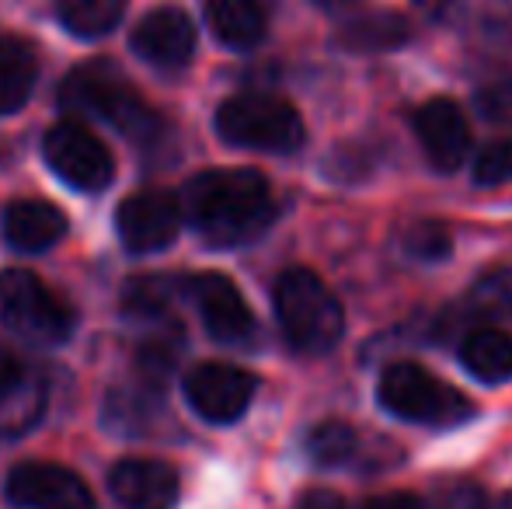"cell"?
<instances>
[{
  "instance_id": "obj_1",
  "label": "cell",
  "mask_w": 512,
  "mask_h": 509,
  "mask_svg": "<svg viewBox=\"0 0 512 509\" xmlns=\"http://www.w3.org/2000/svg\"><path fill=\"white\" fill-rule=\"evenodd\" d=\"M185 213L209 245L237 248L272 224L276 203L258 171H203L185 189Z\"/></svg>"
},
{
  "instance_id": "obj_2",
  "label": "cell",
  "mask_w": 512,
  "mask_h": 509,
  "mask_svg": "<svg viewBox=\"0 0 512 509\" xmlns=\"http://www.w3.org/2000/svg\"><path fill=\"white\" fill-rule=\"evenodd\" d=\"M60 105L77 116H91L112 123L133 140H157L161 133V116L129 88L126 77L112 67V63H88L77 67L74 74L63 81Z\"/></svg>"
},
{
  "instance_id": "obj_3",
  "label": "cell",
  "mask_w": 512,
  "mask_h": 509,
  "mask_svg": "<svg viewBox=\"0 0 512 509\" xmlns=\"http://www.w3.org/2000/svg\"><path fill=\"white\" fill-rule=\"evenodd\" d=\"M276 314L283 335L297 353L317 356L338 346L345 311L324 279L310 269H286L276 283Z\"/></svg>"
},
{
  "instance_id": "obj_4",
  "label": "cell",
  "mask_w": 512,
  "mask_h": 509,
  "mask_svg": "<svg viewBox=\"0 0 512 509\" xmlns=\"http://www.w3.org/2000/svg\"><path fill=\"white\" fill-rule=\"evenodd\" d=\"M216 129L227 143L265 154H290L304 143V119L290 102L272 95L227 98L216 112Z\"/></svg>"
},
{
  "instance_id": "obj_5",
  "label": "cell",
  "mask_w": 512,
  "mask_h": 509,
  "mask_svg": "<svg viewBox=\"0 0 512 509\" xmlns=\"http://www.w3.org/2000/svg\"><path fill=\"white\" fill-rule=\"evenodd\" d=\"M380 401L398 419L425 422V426H457V422L471 419L474 412V405L457 387L443 384L418 363L387 367L384 377H380Z\"/></svg>"
},
{
  "instance_id": "obj_6",
  "label": "cell",
  "mask_w": 512,
  "mask_h": 509,
  "mask_svg": "<svg viewBox=\"0 0 512 509\" xmlns=\"http://www.w3.org/2000/svg\"><path fill=\"white\" fill-rule=\"evenodd\" d=\"M0 325L32 342H63L74 328V311L60 293L25 269L0 272Z\"/></svg>"
},
{
  "instance_id": "obj_7",
  "label": "cell",
  "mask_w": 512,
  "mask_h": 509,
  "mask_svg": "<svg viewBox=\"0 0 512 509\" xmlns=\"http://www.w3.org/2000/svg\"><path fill=\"white\" fill-rule=\"evenodd\" d=\"M42 150H46L49 168L81 192H102L115 175L105 143L77 123H60L49 129Z\"/></svg>"
},
{
  "instance_id": "obj_8",
  "label": "cell",
  "mask_w": 512,
  "mask_h": 509,
  "mask_svg": "<svg viewBox=\"0 0 512 509\" xmlns=\"http://www.w3.org/2000/svg\"><path fill=\"white\" fill-rule=\"evenodd\" d=\"M7 499L21 509H91L88 485L60 464L28 461L7 475Z\"/></svg>"
},
{
  "instance_id": "obj_9",
  "label": "cell",
  "mask_w": 512,
  "mask_h": 509,
  "mask_svg": "<svg viewBox=\"0 0 512 509\" xmlns=\"http://www.w3.org/2000/svg\"><path fill=\"white\" fill-rule=\"evenodd\" d=\"M185 398L206 422H234L255 398V377L230 363H203L185 381Z\"/></svg>"
},
{
  "instance_id": "obj_10",
  "label": "cell",
  "mask_w": 512,
  "mask_h": 509,
  "mask_svg": "<svg viewBox=\"0 0 512 509\" xmlns=\"http://www.w3.org/2000/svg\"><path fill=\"white\" fill-rule=\"evenodd\" d=\"M115 227H119V238L126 241L129 252H161L164 245L175 241L178 227H182V210H178L171 192L147 189L119 206Z\"/></svg>"
},
{
  "instance_id": "obj_11",
  "label": "cell",
  "mask_w": 512,
  "mask_h": 509,
  "mask_svg": "<svg viewBox=\"0 0 512 509\" xmlns=\"http://www.w3.org/2000/svg\"><path fill=\"white\" fill-rule=\"evenodd\" d=\"M415 136L429 164L439 171H457L467 157V147H471L467 116L450 98H432L415 112Z\"/></svg>"
},
{
  "instance_id": "obj_12",
  "label": "cell",
  "mask_w": 512,
  "mask_h": 509,
  "mask_svg": "<svg viewBox=\"0 0 512 509\" xmlns=\"http://www.w3.org/2000/svg\"><path fill=\"white\" fill-rule=\"evenodd\" d=\"M189 293L196 300L199 314L206 321V332L220 342H244L255 332V318H251L248 304H244L241 290L230 283L223 272H199L189 279Z\"/></svg>"
},
{
  "instance_id": "obj_13",
  "label": "cell",
  "mask_w": 512,
  "mask_h": 509,
  "mask_svg": "<svg viewBox=\"0 0 512 509\" xmlns=\"http://www.w3.org/2000/svg\"><path fill=\"white\" fill-rule=\"evenodd\" d=\"M115 503L122 509H175L178 503V475L171 464L147 461V457H129L119 461L108 475Z\"/></svg>"
},
{
  "instance_id": "obj_14",
  "label": "cell",
  "mask_w": 512,
  "mask_h": 509,
  "mask_svg": "<svg viewBox=\"0 0 512 509\" xmlns=\"http://www.w3.org/2000/svg\"><path fill=\"white\" fill-rule=\"evenodd\" d=\"M133 49L150 67L182 70L185 63L192 60V49H196V25H192L189 14H182L178 7L150 11L147 18L136 25Z\"/></svg>"
},
{
  "instance_id": "obj_15",
  "label": "cell",
  "mask_w": 512,
  "mask_h": 509,
  "mask_svg": "<svg viewBox=\"0 0 512 509\" xmlns=\"http://www.w3.org/2000/svg\"><path fill=\"white\" fill-rule=\"evenodd\" d=\"M46 408V384L28 363L0 349V440L28 433Z\"/></svg>"
},
{
  "instance_id": "obj_16",
  "label": "cell",
  "mask_w": 512,
  "mask_h": 509,
  "mask_svg": "<svg viewBox=\"0 0 512 509\" xmlns=\"http://www.w3.org/2000/svg\"><path fill=\"white\" fill-rule=\"evenodd\" d=\"M63 234H67V217H63L53 203L21 199V203L7 206L4 238L11 241L18 252H42V248H53Z\"/></svg>"
},
{
  "instance_id": "obj_17",
  "label": "cell",
  "mask_w": 512,
  "mask_h": 509,
  "mask_svg": "<svg viewBox=\"0 0 512 509\" xmlns=\"http://www.w3.org/2000/svg\"><path fill=\"white\" fill-rule=\"evenodd\" d=\"M206 18L223 46L251 49L265 39L262 0H206Z\"/></svg>"
},
{
  "instance_id": "obj_18",
  "label": "cell",
  "mask_w": 512,
  "mask_h": 509,
  "mask_svg": "<svg viewBox=\"0 0 512 509\" xmlns=\"http://www.w3.org/2000/svg\"><path fill=\"white\" fill-rule=\"evenodd\" d=\"M460 360L478 381L502 384L512 377V335L502 328H474L460 342Z\"/></svg>"
},
{
  "instance_id": "obj_19",
  "label": "cell",
  "mask_w": 512,
  "mask_h": 509,
  "mask_svg": "<svg viewBox=\"0 0 512 509\" xmlns=\"http://www.w3.org/2000/svg\"><path fill=\"white\" fill-rule=\"evenodd\" d=\"M35 53L28 42L0 35V116H11L35 88Z\"/></svg>"
},
{
  "instance_id": "obj_20",
  "label": "cell",
  "mask_w": 512,
  "mask_h": 509,
  "mask_svg": "<svg viewBox=\"0 0 512 509\" xmlns=\"http://www.w3.org/2000/svg\"><path fill=\"white\" fill-rule=\"evenodd\" d=\"M411 39V25L394 11H373L359 14L342 28L338 42L352 53H384V49H398Z\"/></svg>"
},
{
  "instance_id": "obj_21",
  "label": "cell",
  "mask_w": 512,
  "mask_h": 509,
  "mask_svg": "<svg viewBox=\"0 0 512 509\" xmlns=\"http://www.w3.org/2000/svg\"><path fill=\"white\" fill-rule=\"evenodd\" d=\"M126 0H56L60 21L81 39H98L108 35L122 18Z\"/></svg>"
},
{
  "instance_id": "obj_22",
  "label": "cell",
  "mask_w": 512,
  "mask_h": 509,
  "mask_svg": "<svg viewBox=\"0 0 512 509\" xmlns=\"http://www.w3.org/2000/svg\"><path fill=\"white\" fill-rule=\"evenodd\" d=\"M471 311L481 318H512V265H499L478 276L467 297Z\"/></svg>"
},
{
  "instance_id": "obj_23",
  "label": "cell",
  "mask_w": 512,
  "mask_h": 509,
  "mask_svg": "<svg viewBox=\"0 0 512 509\" xmlns=\"http://www.w3.org/2000/svg\"><path fill=\"white\" fill-rule=\"evenodd\" d=\"M356 443V429L338 419H328L321 426H314V433L307 436V454L321 468H338V464H345L356 454Z\"/></svg>"
},
{
  "instance_id": "obj_24",
  "label": "cell",
  "mask_w": 512,
  "mask_h": 509,
  "mask_svg": "<svg viewBox=\"0 0 512 509\" xmlns=\"http://www.w3.org/2000/svg\"><path fill=\"white\" fill-rule=\"evenodd\" d=\"M171 283L164 276H133L122 290V311L129 318H161L168 311Z\"/></svg>"
},
{
  "instance_id": "obj_25",
  "label": "cell",
  "mask_w": 512,
  "mask_h": 509,
  "mask_svg": "<svg viewBox=\"0 0 512 509\" xmlns=\"http://www.w3.org/2000/svg\"><path fill=\"white\" fill-rule=\"evenodd\" d=\"M401 245H405L408 255L425 258V262H439V258L450 255L453 238L439 220H415V224H408L405 234H401Z\"/></svg>"
},
{
  "instance_id": "obj_26",
  "label": "cell",
  "mask_w": 512,
  "mask_h": 509,
  "mask_svg": "<svg viewBox=\"0 0 512 509\" xmlns=\"http://www.w3.org/2000/svg\"><path fill=\"white\" fill-rule=\"evenodd\" d=\"M474 182L478 185H502L512 182V136L509 140H495L474 161Z\"/></svg>"
},
{
  "instance_id": "obj_27",
  "label": "cell",
  "mask_w": 512,
  "mask_h": 509,
  "mask_svg": "<svg viewBox=\"0 0 512 509\" xmlns=\"http://www.w3.org/2000/svg\"><path fill=\"white\" fill-rule=\"evenodd\" d=\"M478 109L488 123L512 126V77H499L478 91Z\"/></svg>"
},
{
  "instance_id": "obj_28",
  "label": "cell",
  "mask_w": 512,
  "mask_h": 509,
  "mask_svg": "<svg viewBox=\"0 0 512 509\" xmlns=\"http://www.w3.org/2000/svg\"><path fill=\"white\" fill-rule=\"evenodd\" d=\"M175 360H178V346H175V342H164V339L147 342V346L140 349V356H136L143 377H147V381H154V384H161L164 377L171 374Z\"/></svg>"
},
{
  "instance_id": "obj_29",
  "label": "cell",
  "mask_w": 512,
  "mask_h": 509,
  "mask_svg": "<svg viewBox=\"0 0 512 509\" xmlns=\"http://www.w3.org/2000/svg\"><path fill=\"white\" fill-rule=\"evenodd\" d=\"M439 509H488V499H485V492L474 489V485H457V489L446 492Z\"/></svg>"
},
{
  "instance_id": "obj_30",
  "label": "cell",
  "mask_w": 512,
  "mask_h": 509,
  "mask_svg": "<svg viewBox=\"0 0 512 509\" xmlns=\"http://www.w3.org/2000/svg\"><path fill=\"white\" fill-rule=\"evenodd\" d=\"M415 7L432 21H446L460 7V0H415Z\"/></svg>"
},
{
  "instance_id": "obj_31",
  "label": "cell",
  "mask_w": 512,
  "mask_h": 509,
  "mask_svg": "<svg viewBox=\"0 0 512 509\" xmlns=\"http://www.w3.org/2000/svg\"><path fill=\"white\" fill-rule=\"evenodd\" d=\"M359 509H422L415 496H405V492H398V496H377L370 499V503H363Z\"/></svg>"
},
{
  "instance_id": "obj_32",
  "label": "cell",
  "mask_w": 512,
  "mask_h": 509,
  "mask_svg": "<svg viewBox=\"0 0 512 509\" xmlns=\"http://www.w3.org/2000/svg\"><path fill=\"white\" fill-rule=\"evenodd\" d=\"M300 509H349V506H345L342 496H335V492L317 489V492H307V496L300 499Z\"/></svg>"
},
{
  "instance_id": "obj_33",
  "label": "cell",
  "mask_w": 512,
  "mask_h": 509,
  "mask_svg": "<svg viewBox=\"0 0 512 509\" xmlns=\"http://www.w3.org/2000/svg\"><path fill=\"white\" fill-rule=\"evenodd\" d=\"M359 0H317V7H324L328 14H345V11H352Z\"/></svg>"
}]
</instances>
